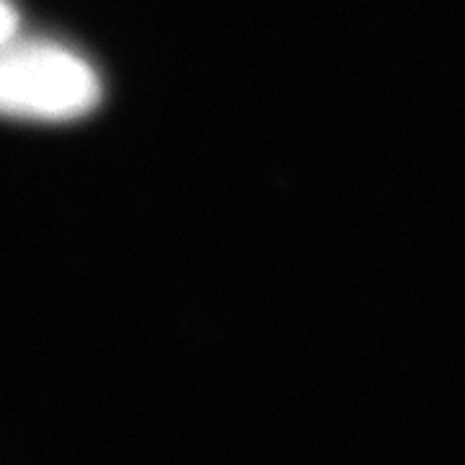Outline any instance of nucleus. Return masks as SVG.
<instances>
[{"label": "nucleus", "instance_id": "1", "mask_svg": "<svg viewBox=\"0 0 465 465\" xmlns=\"http://www.w3.org/2000/svg\"><path fill=\"white\" fill-rule=\"evenodd\" d=\"M101 99L99 75L81 54L54 42L0 45V114L75 119Z\"/></svg>", "mask_w": 465, "mask_h": 465}, {"label": "nucleus", "instance_id": "2", "mask_svg": "<svg viewBox=\"0 0 465 465\" xmlns=\"http://www.w3.org/2000/svg\"><path fill=\"white\" fill-rule=\"evenodd\" d=\"M18 29V14L16 8L8 0H0V45L14 39Z\"/></svg>", "mask_w": 465, "mask_h": 465}]
</instances>
